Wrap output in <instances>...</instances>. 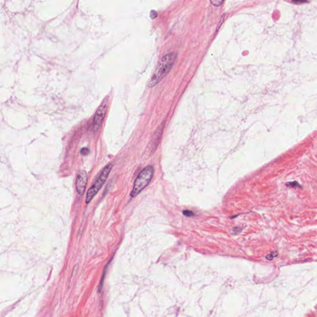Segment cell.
Returning <instances> with one entry per match:
<instances>
[{
	"instance_id": "6da1fadb",
	"label": "cell",
	"mask_w": 317,
	"mask_h": 317,
	"mask_svg": "<svg viewBox=\"0 0 317 317\" xmlns=\"http://www.w3.org/2000/svg\"><path fill=\"white\" fill-rule=\"evenodd\" d=\"M177 55L175 53H170L165 55L158 62L156 69L149 83V87H152L159 83L174 67L176 61Z\"/></svg>"
},
{
	"instance_id": "7a4b0ae2",
	"label": "cell",
	"mask_w": 317,
	"mask_h": 317,
	"mask_svg": "<svg viewBox=\"0 0 317 317\" xmlns=\"http://www.w3.org/2000/svg\"><path fill=\"white\" fill-rule=\"evenodd\" d=\"M154 168L151 165L145 167L138 175L135 180L133 190L131 192V196L135 198L138 196L151 182L154 175Z\"/></svg>"
},
{
	"instance_id": "3957f363",
	"label": "cell",
	"mask_w": 317,
	"mask_h": 317,
	"mask_svg": "<svg viewBox=\"0 0 317 317\" xmlns=\"http://www.w3.org/2000/svg\"><path fill=\"white\" fill-rule=\"evenodd\" d=\"M112 167H113V165L112 164H109L103 168L100 174L99 175L97 180L95 181L94 184L92 185V187L89 189L87 193L86 198V203L87 204L89 203L92 201V200L93 199L95 195L100 190V188L103 186V185L104 184L107 178H108V176L110 172Z\"/></svg>"
},
{
	"instance_id": "277c9868",
	"label": "cell",
	"mask_w": 317,
	"mask_h": 317,
	"mask_svg": "<svg viewBox=\"0 0 317 317\" xmlns=\"http://www.w3.org/2000/svg\"><path fill=\"white\" fill-rule=\"evenodd\" d=\"M107 106L108 100L105 99L98 107L94 117L93 129L94 131H97L100 128L107 110Z\"/></svg>"
},
{
	"instance_id": "5b68a950",
	"label": "cell",
	"mask_w": 317,
	"mask_h": 317,
	"mask_svg": "<svg viewBox=\"0 0 317 317\" xmlns=\"http://www.w3.org/2000/svg\"><path fill=\"white\" fill-rule=\"evenodd\" d=\"M87 182V177L86 172L84 170H81L77 175L76 178V190L79 195H83L86 185Z\"/></svg>"
},
{
	"instance_id": "8992f818",
	"label": "cell",
	"mask_w": 317,
	"mask_h": 317,
	"mask_svg": "<svg viewBox=\"0 0 317 317\" xmlns=\"http://www.w3.org/2000/svg\"><path fill=\"white\" fill-rule=\"evenodd\" d=\"M183 214L185 216H188V217H191V216H193L194 215V213L192 212V211H188V210H185L183 212Z\"/></svg>"
},
{
	"instance_id": "52a82bcc",
	"label": "cell",
	"mask_w": 317,
	"mask_h": 317,
	"mask_svg": "<svg viewBox=\"0 0 317 317\" xmlns=\"http://www.w3.org/2000/svg\"><path fill=\"white\" fill-rule=\"evenodd\" d=\"M222 2H223L222 1H216V0H214V1H211V4H213L214 6H220L222 3Z\"/></svg>"
},
{
	"instance_id": "ba28073f",
	"label": "cell",
	"mask_w": 317,
	"mask_h": 317,
	"mask_svg": "<svg viewBox=\"0 0 317 317\" xmlns=\"http://www.w3.org/2000/svg\"><path fill=\"white\" fill-rule=\"evenodd\" d=\"M89 150L87 148H83V149L81 150V153L83 155H87V154H89Z\"/></svg>"
},
{
	"instance_id": "9c48e42d",
	"label": "cell",
	"mask_w": 317,
	"mask_h": 317,
	"mask_svg": "<svg viewBox=\"0 0 317 317\" xmlns=\"http://www.w3.org/2000/svg\"><path fill=\"white\" fill-rule=\"evenodd\" d=\"M157 17V12L155 11H152L151 12V18L152 19H154Z\"/></svg>"
},
{
	"instance_id": "30bf717a",
	"label": "cell",
	"mask_w": 317,
	"mask_h": 317,
	"mask_svg": "<svg viewBox=\"0 0 317 317\" xmlns=\"http://www.w3.org/2000/svg\"><path fill=\"white\" fill-rule=\"evenodd\" d=\"M294 3L297 4V3H307V2H293Z\"/></svg>"
}]
</instances>
